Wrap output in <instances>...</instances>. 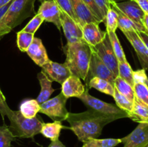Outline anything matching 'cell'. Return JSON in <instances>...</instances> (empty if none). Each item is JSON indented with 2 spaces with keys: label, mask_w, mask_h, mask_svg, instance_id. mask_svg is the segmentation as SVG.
<instances>
[{
  "label": "cell",
  "mask_w": 148,
  "mask_h": 147,
  "mask_svg": "<svg viewBox=\"0 0 148 147\" xmlns=\"http://www.w3.org/2000/svg\"><path fill=\"white\" fill-rule=\"evenodd\" d=\"M118 115H106L89 109L79 113L69 112L66 120L78 140L83 143L90 138H98L107 124L121 119Z\"/></svg>",
  "instance_id": "cell-1"
},
{
  "label": "cell",
  "mask_w": 148,
  "mask_h": 147,
  "mask_svg": "<svg viewBox=\"0 0 148 147\" xmlns=\"http://www.w3.org/2000/svg\"><path fill=\"white\" fill-rule=\"evenodd\" d=\"M66 61L64 63L70 70L72 74L85 81L92 56L91 47L83 40L76 43L66 44L64 48Z\"/></svg>",
  "instance_id": "cell-2"
},
{
  "label": "cell",
  "mask_w": 148,
  "mask_h": 147,
  "mask_svg": "<svg viewBox=\"0 0 148 147\" xmlns=\"http://www.w3.org/2000/svg\"><path fill=\"white\" fill-rule=\"evenodd\" d=\"M36 0H12L0 20V40L35 12Z\"/></svg>",
  "instance_id": "cell-3"
},
{
  "label": "cell",
  "mask_w": 148,
  "mask_h": 147,
  "mask_svg": "<svg viewBox=\"0 0 148 147\" xmlns=\"http://www.w3.org/2000/svg\"><path fill=\"white\" fill-rule=\"evenodd\" d=\"M5 116L10 122L9 127L14 137L22 138H32L40 133L43 121L40 117L36 115L33 118H27L23 115L20 110H12L9 108Z\"/></svg>",
  "instance_id": "cell-4"
},
{
  "label": "cell",
  "mask_w": 148,
  "mask_h": 147,
  "mask_svg": "<svg viewBox=\"0 0 148 147\" xmlns=\"http://www.w3.org/2000/svg\"><path fill=\"white\" fill-rule=\"evenodd\" d=\"M78 98L83 102L85 106L90 110H93L106 115H118L121 118H130V114L127 111L123 110L116 105L103 102L90 95L88 89L86 87L84 93Z\"/></svg>",
  "instance_id": "cell-5"
},
{
  "label": "cell",
  "mask_w": 148,
  "mask_h": 147,
  "mask_svg": "<svg viewBox=\"0 0 148 147\" xmlns=\"http://www.w3.org/2000/svg\"><path fill=\"white\" fill-rule=\"evenodd\" d=\"M66 98L61 92L55 97L49 99L46 102L40 104V109L39 112L45 114L51 118L53 121L66 120L69 112L66 108Z\"/></svg>",
  "instance_id": "cell-6"
},
{
  "label": "cell",
  "mask_w": 148,
  "mask_h": 147,
  "mask_svg": "<svg viewBox=\"0 0 148 147\" xmlns=\"http://www.w3.org/2000/svg\"><path fill=\"white\" fill-rule=\"evenodd\" d=\"M91 50L108 66L116 77L119 76V61L113 50L108 33H106L103 41L94 47H91Z\"/></svg>",
  "instance_id": "cell-7"
},
{
  "label": "cell",
  "mask_w": 148,
  "mask_h": 147,
  "mask_svg": "<svg viewBox=\"0 0 148 147\" xmlns=\"http://www.w3.org/2000/svg\"><path fill=\"white\" fill-rule=\"evenodd\" d=\"M98 77L100 79H105L114 85L116 76L113 72L108 68V66L96 56V54L92 51L90 61L89 65V70L88 75L85 78V84L88 83L91 79Z\"/></svg>",
  "instance_id": "cell-8"
},
{
  "label": "cell",
  "mask_w": 148,
  "mask_h": 147,
  "mask_svg": "<svg viewBox=\"0 0 148 147\" xmlns=\"http://www.w3.org/2000/svg\"><path fill=\"white\" fill-rule=\"evenodd\" d=\"M121 140L124 147L148 146V122H139L132 132Z\"/></svg>",
  "instance_id": "cell-9"
},
{
  "label": "cell",
  "mask_w": 148,
  "mask_h": 147,
  "mask_svg": "<svg viewBox=\"0 0 148 147\" xmlns=\"http://www.w3.org/2000/svg\"><path fill=\"white\" fill-rule=\"evenodd\" d=\"M41 71L52 82L62 84L63 82L72 75L70 70L65 63H59L49 59V61L41 66Z\"/></svg>",
  "instance_id": "cell-10"
},
{
  "label": "cell",
  "mask_w": 148,
  "mask_h": 147,
  "mask_svg": "<svg viewBox=\"0 0 148 147\" xmlns=\"http://www.w3.org/2000/svg\"><path fill=\"white\" fill-rule=\"evenodd\" d=\"M61 22L67 44L76 43L82 39V27L66 13L62 11Z\"/></svg>",
  "instance_id": "cell-11"
},
{
  "label": "cell",
  "mask_w": 148,
  "mask_h": 147,
  "mask_svg": "<svg viewBox=\"0 0 148 147\" xmlns=\"http://www.w3.org/2000/svg\"><path fill=\"white\" fill-rule=\"evenodd\" d=\"M61 10L53 0H43L38 10L39 14L45 21L51 22L56 26L59 30L62 27L61 22Z\"/></svg>",
  "instance_id": "cell-12"
},
{
  "label": "cell",
  "mask_w": 148,
  "mask_h": 147,
  "mask_svg": "<svg viewBox=\"0 0 148 147\" xmlns=\"http://www.w3.org/2000/svg\"><path fill=\"white\" fill-rule=\"evenodd\" d=\"M123 33L134 48L143 69L145 70L148 69V49L139 36L138 33L134 30H131L124 32Z\"/></svg>",
  "instance_id": "cell-13"
},
{
  "label": "cell",
  "mask_w": 148,
  "mask_h": 147,
  "mask_svg": "<svg viewBox=\"0 0 148 147\" xmlns=\"http://www.w3.org/2000/svg\"><path fill=\"white\" fill-rule=\"evenodd\" d=\"M115 4L116 6L119 9L120 11L122 12L134 22L140 25L144 26L143 20H144L145 13L143 12V10L135 0H127V1H121V2H115Z\"/></svg>",
  "instance_id": "cell-14"
},
{
  "label": "cell",
  "mask_w": 148,
  "mask_h": 147,
  "mask_svg": "<svg viewBox=\"0 0 148 147\" xmlns=\"http://www.w3.org/2000/svg\"><path fill=\"white\" fill-rule=\"evenodd\" d=\"M106 33V31L100 29L99 24L96 22L86 23L82 27V39L90 47H94L103 41Z\"/></svg>",
  "instance_id": "cell-15"
},
{
  "label": "cell",
  "mask_w": 148,
  "mask_h": 147,
  "mask_svg": "<svg viewBox=\"0 0 148 147\" xmlns=\"http://www.w3.org/2000/svg\"><path fill=\"white\" fill-rule=\"evenodd\" d=\"M85 91V87L82 84L80 79L72 74L62 84V93L66 98L80 97Z\"/></svg>",
  "instance_id": "cell-16"
},
{
  "label": "cell",
  "mask_w": 148,
  "mask_h": 147,
  "mask_svg": "<svg viewBox=\"0 0 148 147\" xmlns=\"http://www.w3.org/2000/svg\"><path fill=\"white\" fill-rule=\"evenodd\" d=\"M70 2L81 27H82L88 22H96L100 24L98 19L92 14L90 9L82 0H70Z\"/></svg>",
  "instance_id": "cell-17"
},
{
  "label": "cell",
  "mask_w": 148,
  "mask_h": 147,
  "mask_svg": "<svg viewBox=\"0 0 148 147\" xmlns=\"http://www.w3.org/2000/svg\"><path fill=\"white\" fill-rule=\"evenodd\" d=\"M30 59L39 66H43L49 61L47 52L42 40L38 37H34L27 52Z\"/></svg>",
  "instance_id": "cell-18"
},
{
  "label": "cell",
  "mask_w": 148,
  "mask_h": 147,
  "mask_svg": "<svg viewBox=\"0 0 148 147\" xmlns=\"http://www.w3.org/2000/svg\"><path fill=\"white\" fill-rule=\"evenodd\" d=\"M110 5L118 14V28L120 29L122 31V33L126 31L134 30L137 33H145L148 34L147 30L144 26L140 25V24H137L135 22H134L131 19L129 18L122 12L120 11L119 9L116 6L115 2L111 1Z\"/></svg>",
  "instance_id": "cell-19"
},
{
  "label": "cell",
  "mask_w": 148,
  "mask_h": 147,
  "mask_svg": "<svg viewBox=\"0 0 148 147\" xmlns=\"http://www.w3.org/2000/svg\"><path fill=\"white\" fill-rule=\"evenodd\" d=\"M37 76L39 83H40L41 90H40V94L38 96L36 100L39 104H41L49 99L55 89L52 88V81H51L43 72L40 71V73L38 74Z\"/></svg>",
  "instance_id": "cell-20"
},
{
  "label": "cell",
  "mask_w": 148,
  "mask_h": 147,
  "mask_svg": "<svg viewBox=\"0 0 148 147\" xmlns=\"http://www.w3.org/2000/svg\"><path fill=\"white\" fill-rule=\"evenodd\" d=\"M63 128H69L64 126L61 121L55 120L53 122H47V123L43 122L41 130H40V133L44 137L50 139L51 141H56L59 139L61 131Z\"/></svg>",
  "instance_id": "cell-21"
},
{
  "label": "cell",
  "mask_w": 148,
  "mask_h": 147,
  "mask_svg": "<svg viewBox=\"0 0 148 147\" xmlns=\"http://www.w3.org/2000/svg\"><path fill=\"white\" fill-rule=\"evenodd\" d=\"M129 118H131L135 122H148V106L135 98Z\"/></svg>",
  "instance_id": "cell-22"
},
{
  "label": "cell",
  "mask_w": 148,
  "mask_h": 147,
  "mask_svg": "<svg viewBox=\"0 0 148 147\" xmlns=\"http://www.w3.org/2000/svg\"><path fill=\"white\" fill-rule=\"evenodd\" d=\"M85 87L88 89L90 88H94L99 92H103L106 95L114 96V86L110 82L105 79H100L98 77H94L91 79L88 82L87 84H85Z\"/></svg>",
  "instance_id": "cell-23"
},
{
  "label": "cell",
  "mask_w": 148,
  "mask_h": 147,
  "mask_svg": "<svg viewBox=\"0 0 148 147\" xmlns=\"http://www.w3.org/2000/svg\"><path fill=\"white\" fill-rule=\"evenodd\" d=\"M114 86L120 94L126 97L130 102H134L135 99L134 88L128 82L118 76L115 78Z\"/></svg>",
  "instance_id": "cell-24"
},
{
  "label": "cell",
  "mask_w": 148,
  "mask_h": 147,
  "mask_svg": "<svg viewBox=\"0 0 148 147\" xmlns=\"http://www.w3.org/2000/svg\"><path fill=\"white\" fill-rule=\"evenodd\" d=\"M40 109V105L36 99H27L23 101L20 106V111L24 117L33 118Z\"/></svg>",
  "instance_id": "cell-25"
},
{
  "label": "cell",
  "mask_w": 148,
  "mask_h": 147,
  "mask_svg": "<svg viewBox=\"0 0 148 147\" xmlns=\"http://www.w3.org/2000/svg\"><path fill=\"white\" fill-rule=\"evenodd\" d=\"M121 143V138H90L84 141L82 147H116Z\"/></svg>",
  "instance_id": "cell-26"
},
{
  "label": "cell",
  "mask_w": 148,
  "mask_h": 147,
  "mask_svg": "<svg viewBox=\"0 0 148 147\" xmlns=\"http://www.w3.org/2000/svg\"><path fill=\"white\" fill-rule=\"evenodd\" d=\"M34 35L24 30H20L17 33V45L22 52H27L30 44L34 39Z\"/></svg>",
  "instance_id": "cell-27"
},
{
  "label": "cell",
  "mask_w": 148,
  "mask_h": 147,
  "mask_svg": "<svg viewBox=\"0 0 148 147\" xmlns=\"http://www.w3.org/2000/svg\"><path fill=\"white\" fill-rule=\"evenodd\" d=\"M109 36L110 40H111V46H112L113 50H114V53L118 59L119 62H123L127 61L126 59V56L124 54V50L122 48L121 43H120L119 40L118 38L116 32H106Z\"/></svg>",
  "instance_id": "cell-28"
},
{
  "label": "cell",
  "mask_w": 148,
  "mask_h": 147,
  "mask_svg": "<svg viewBox=\"0 0 148 147\" xmlns=\"http://www.w3.org/2000/svg\"><path fill=\"white\" fill-rule=\"evenodd\" d=\"M118 70L119 76L122 78L124 80L128 82L132 87H134V79H133V71H134L132 69L128 61H125L123 62H119Z\"/></svg>",
  "instance_id": "cell-29"
},
{
  "label": "cell",
  "mask_w": 148,
  "mask_h": 147,
  "mask_svg": "<svg viewBox=\"0 0 148 147\" xmlns=\"http://www.w3.org/2000/svg\"><path fill=\"white\" fill-rule=\"evenodd\" d=\"M103 22L106 24V32H116L118 28V14L111 7L106 13Z\"/></svg>",
  "instance_id": "cell-30"
},
{
  "label": "cell",
  "mask_w": 148,
  "mask_h": 147,
  "mask_svg": "<svg viewBox=\"0 0 148 147\" xmlns=\"http://www.w3.org/2000/svg\"><path fill=\"white\" fill-rule=\"evenodd\" d=\"M15 137L5 124L0 126V147H12V142Z\"/></svg>",
  "instance_id": "cell-31"
},
{
  "label": "cell",
  "mask_w": 148,
  "mask_h": 147,
  "mask_svg": "<svg viewBox=\"0 0 148 147\" xmlns=\"http://www.w3.org/2000/svg\"><path fill=\"white\" fill-rule=\"evenodd\" d=\"M113 97L116 103V106H118L123 110L127 111V112H129V114L131 112L133 108V102H130L126 97L120 94L115 88H114V94Z\"/></svg>",
  "instance_id": "cell-32"
},
{
  "label": "cell",
  "mask_w": 148,
  "mask_h": 147,
  "mask_svg": "<svg viewBox=\"0 0 148 147\" xmlns=\"http://www.w3.org/2000/svg\"><path fill=\"white\" fill-rule=\"evenodd\" d=\"M135 98L148 106V86L142 83H136L134 85Z\"/></svg>",
  "instance_id": "cell-33"
},
{
  "label": "cell",
  "mask_w": 148,
  "mask_h": 147,
  "mask_svg": "<svg viewBox=\"0 0 148 147\" xmlns=\"http://www.w3.org/2000/svg\"><path fill=\"white\" fill-rule=\"evenodd\" d=\"M43 21H44V20L43 19V17L39 14H36L32 18V20L26 24L25 27L23 29V30L34 35L38 30V29L41 25L42 23L43 22Z\"/></svg>",
  "instance_id": "cell-34"
},
{
  "label": "cell",
  "mask_w": 148,
  "mask_h": 147,
  "mask_svg": "<svg viewBox=\"0 0 148 147\" xmlns=\"http://www.w3.org/2000/svg\"><path fill=\"white\" fill-rule=\"evenodd\" d=\"M53 1H54L55 3L57 4L61 11L66 13L68 15L70 16L75 21H76L79 24V20L77 18L76 15H75V12L73 11V9L72 7V5H71L70 0H53Z\"/></svg>",
  "instance_id": "cell-35"
},
{
  "label": "cell",
  "mask_w": 148,
  "mask_h": 147,
  "mask_svg": "<svg viewBox=\"0 0 148 147\" xmlns=\"http://www.w3.org/2000/svg\"><path fill=\"white\" fill-rule=\"evenodd\" d=\"M85 3L87 6L88 7V8L90 9V10L91 11V12L92 13L94 16L98 19V21L100 22V23L103 22L104 20V16L103 15L102 12L100 10L99 7H98L95 2L94 1V0H82Z\"/></svg>",
  "instance_id": "cell-36"
},
{
  "label": "cell",
  "mask_w": 148,
  "mask_h": 147,
  "mask_svg": "<svg viewBox=\"0 0 148 147\" xmlns=\"http://www.w3.org/2000/svg\"><path fill=\"white\" fill-rule=\"evenodd\" d=\"M133 79L134 84L142 83L148 86V77L144 69L133 71Z\"/></svg>",
  "instance_id": "cell-37"
},
{
  "label": "cell",
  "mask_w": 148,
  "mask_h": 147,
  "mask_svg": "<svg viewBox=\"0 0 148 147\" xmlns=\"http://www.w3.org/2000/svg\"><path fill=\"white\" fill-rule=\"evenodd\" d=\"M94 1L98 5V7H99L103 15L105 17L107 10L111 7V5H110L111 1L110 0H94Z\"/></svg>",
  "instance_id": "cell-38"
},
{
  "label": "cell",
  "mask_w": 148,
  "mask_h": 147,
  "mask_svg": "<svg viewBox=\"0 0 148 147\" xmlns=\"http://www.w3.org/2000/svg\"><path fill=\"white\" fill-rule=\"evenodd\" d=\"M9 108H10V107L8 106L7 102H6L5 97L0 89V114L1 115L2 118L5 116L6 112Z\"/></svg>",
  "instance_id": "cell-39"
},
{
  "label": "cell",
  "mask_w": 148,
  "mask_h": 147,
  "mask_svg": "<svg viewBox=\"0 0 148 147\" xmlns=\"http://www.w3.org/2000/svg\"><path fill=\"white\" fill-rule=\"evenodd\" d=\"M142 10L148 15V0H136Z\"/></svg>",
  "instance_id": "cell-40"
},
{
  "label": "cell",
  "mask_w": 148,
  "mask_h": 147,
  "mask_svg": "<svg viewBox=\"0 0 148 147\" xmlns=\"http://www.w3.org/2000/svg\"><path fill=\"white\" fill-rule=\"evenodd\" d=\"M48 147H66V146H65L64 144L62 141H59V139H57L56 140V141H51Z\"/></svg>",
  "instance_id": "cell-41"
},
{
  "label": "cell",
  "mask_w": 148,
  "mask_h": 147,
  "mask_svg": "<svg viewBox=\"0 0 148 147\" xmlns=\"http://www.w3.org/2000/svg\"><path fill=\"white\" fill-rule=\"evenodd\" d=\"M12 1H11L10 3H8V4H7L6 5L3 6L2 7H1V8H0V20H1V18L4 17V15L5 14V13L7 12V10H8L9 7H10V4H11Z\"/></svg>",
  "instance_id": "cell-42"
},
{
  "label": "cell",
  "mask_w": 148,
  "mask_h": 147,
  "mask_svg": "<svg viewBox=\"0 0 148 147\" xmlns=\"http://www.w3.org/2000/svg\"><path fill=\"white\" fill-rule=\"evenodd\" d=\"M139 36L140 37V38L142 39L144 43L145 44V46H147L148 49V34L145 33H138Z\"/></svg>",
  "instance_id": "cell-43"
},
{
  "label": "cell",
  "mask_w": 148,
  "mask_h": 147,
  "mask_svg": "<svg viewBox=\"0 0 148 147\" xmlns=\"http://www.w3.org/2000/svg\"><path fill=\"white\" fill-rule=\"evenodd\" d=\"M143 24H144L145 27L148 33V15L146 14L145 15L144 20H143Z\"/></svg>",
  "instance_id": "cell-44"
},
{
  "label": "cell",
  "mask_w": 148,
  "mask_h": 147,
  "mask_svg": "<svg viewBox=\"0 0 148 147\" xmlns=\"http://www.w3.org/2000/svg\"><path fill=\"white\" fill-rule=\"evenodd\" d=\"M11 1H12V0H0V8L8 4V3H10Z\"/></svg>",
  "instance_id": "cell-45"
},
{
  "label": "cell",
  "mask_w": 148,
  "mask_h": 147,
  "mask_svg": "<svg viewBox=\"0 0 148 147\" xmlns=\"http://www.w3.org/2000/svg\"><path fill=\"white\" fill-rule=\"evenodd\" d=\"M111 1H114V2H121V1H127V0H110Z\"/></svg>",
  "instance_id": "cell-46"
},
{
  "label": "cell",
  "mask_w": 148,
  "mask_h": 147,
  "mask_svg": "<svg viewBox=\"0 0 148 147\" xmlns=\"http://www.w3.org/2000/svg\"><path fill=\"white\" fill-rule=\"evenodd\" d=\"M147 147H148V146H147Z\"/></svg>",
  "instance_id": "cell-47"
},
{
  "label": "cell",
  "mask_w": 148,
  "mask_h": 147,
  "mask_svg": "<svg viewBox=\"0 0 148 147\" xmlns=\"http://www.w3.org/2000/svg\"><path fill=\"white\" fill-rule=\"evenodd\" d=\"M135 1H136V0H135Z\"/></svg>",
  "instance_id": "cell-48"
}]
</instances>
